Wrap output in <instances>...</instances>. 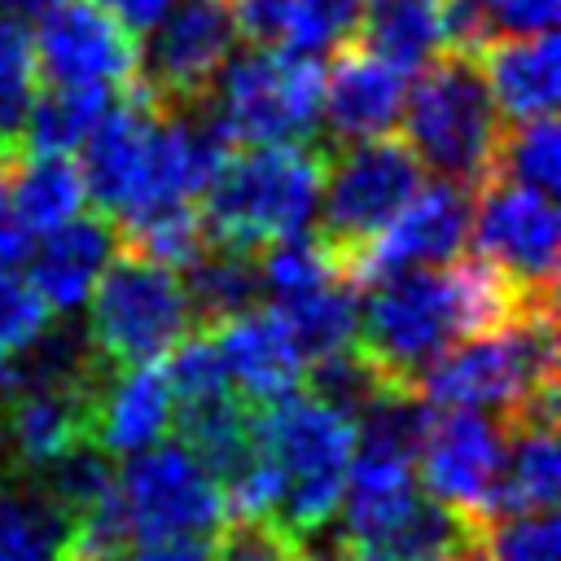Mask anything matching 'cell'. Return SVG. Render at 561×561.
Here are the masks:
<instances>
[{"mask_svg": "<svg viewBox=\"0 0 561 561\" xmlns=\"http://www.w3.org/2000/svg\"><path fill=\"white\" fill-rule=\"evenodd\" d=\"M175 421V390L162 359L105 368L88 408V438L110 456H131L158 443Z\"/></svg>", "mask_w": 561, "mask_h": 561, "instance_id": "e0dca14e", "label": "cell"}, {"mask_svg": "<svg viewBox=\"0 0 561 561\" xmlns=\"http://www.w3.org/2000/svg\"><path fill=\"white\" fill-rule=\"evenodd\" d=\"M403 140L425 171L438 180L482 188L495 180L504 118L482 83L473 53L443 48L430 66L416 70V83L403 92Z\"/></svg>", "mask_w": 561, "mask_h": 561, "instance_id": "5b68a950", "label": "cell"}, {"mask_svg": "<svg viewBox=\"0 0 561 561\" xmlns=\"http://www.w3.org/2000/svg\"><path fill=\"white\" fill-rule=\"evenodd\" d=\"M469 215H473V188L451 180L421 184L403 202V210L351 259V280L364 289L381 276L456 259L469 237Z\"/></svg>", "mask_w": 561, "mask_h": 561, "instance_id": "5bb4252c", "label": "cell"}, {"mask_svg": "<svg viewBox=\"0 0 561 561\" xmlns=\"http://www.w3.org/2000/svg\"><path fill=\"white\" fill-rule=\"evenodd\" d=\"M232 44L237 26L228 0H171L149 26L136 79L162 110H193L210 96Z\"/></svg>", "mask_w": 561, "mask_h": 561, "instance_id": "8fae6325", "label": "cell"}, {"mask_svg": "<svg viewBox=\"0 0 561 561\" xmlns=\"http://www.w3.org/2000/svg\"><path fill=\"white\" fill-rule=\"evenodd\" d=\"M473 197L478 206L469 215V232L478 259H486L522 294V302L557 307V202L513 180H486L473 188Z\"/></svg>", "mask_w": 561, "mask_h": 561, "instance_id": "30bf717a", "label": "cell"}, {"mask_svg": "<svg viewBox=\"0 0 561 561\" xmlns=\"http://www.w3.org/2000/svg\"><path fill=\"white\" fill-rule=\"evenodd\" d=\"M215 561H316L307 539L272 517H228L210 543Z\"/></svg>", "mask_w": 561, "mask_h": 561, "instance_id": "4dcf8cb0", "label": "cell"}, {"mask_svg": "<svg viewBox=\"0 0 561 561\" xmlns=\"http://www.w3.org/2000/svg\"><path fill=\"white\" fill-rule=\"evenodd\" d=\"M482 83L508 123H530L557 110L561 96V44L552 31L539 35H500L473 48Z\"/></svg>", "mask_w": 561, "mask_h": 561, "instance_id": "ffe728a7", "label": "cell"}, {"mask_svg": "<svg viewBox=\"0 0 561 561\" xmlns=\"http://www.w3.org/2000/svg\"><path fill=\"white\" fill-rule=\"evenodd\" d=\"M57 530V513L26 482L0 495V561H53Z\"/></svg>", "mask_w": 561, "mask_h": 561, "instance_id": "f546056e", "label": "cell"}, {"mask_svg": "<svg viewBox=\"0 0 561 561\" xmlns=\"http://www.w3.org/2000/svg\"><path fill=\"white\" fill-rule=\"evenodd\" d=\"M110 561H215L210 539H136V548H118Z\"/></svg>", "mask_w": 561, "mask_h": 561, "instance_id": "836d02e7", "label": "cell"}, {"mask_svg": "<svg viewBox=\"0 0 561 561\" xmlns=\"http://www.w3.org/2000/svg\"><path fill=\"white\" fill-rule=\"evenodd\" d=\"M285 324L294 329V342L302 351L307 364L333 355V351H346L355 346V324H359V285L337 276V280H324L316 289H302L294 298H280L272 302Z\"/></svg>", "mask_w": 561, "mask_h": 561, "instance_id": "d4e9b609", "label": "cell"}, {"mask_svg": "<svg viewBox=\"0 0 561 561\" xmlns=\"http://www.w3.org/2000/svg\"><path fill=\"white\" fill-rule=\"evenodd\" d=\"M259 447L276 482L272 522L311 539L324 530L342 504L351 456H355V421L324 403L311 390H294L267 408H259Z\"/></svg>", "mask_w": 561, "mask_h": 561, "instance_id": "277c9868", "label": "cell"}, {"mask_svg": "<svg viewBox=\"0 0 561 561\" xmlns=\"http://www.w3.org/2000/svg\"><path fill=\"white\" fill-rule=\"evenodd\" d=\"M451 561H486V552H482V539H473V543H469L465 552H456Z\"/></svg>", "mask_w": 561, "mask_h": 561, "instance_id": "74e56055", "label": "cell"}, {"mask_svg": "<svg viewBox=\"0 0 561 561\" xmlns=\"http://www.w3.org/2000/svg\"><path fill=\"white\" fill-rule=\"evenodd\" d=\"M101 4H105V9H110V13H114L131 35H140V31H149V26L167 13V4H171V0H101Z\"/></svg>", "mask_w": 561, "mask_h": 561, "instance_id": "e575fe53", "label": "cell"}, {"mask_svg": "<svg viewBox=\"0 0 561 561\" xmlns=\"http://www.w3.org/2000/svg\"><path fill=\"white\" fill-rule=\"evenodd\" d=\"M351 39L399 75H416L447 48L443 0H364Z\"/></svg>", "mask_w": 561, "mask_h": 561, "instance_id": "603a6c76", "label": "cell"}, {"mask_svg": "<svg viewBox=\"0 0 561 561\" xmlns=\"http://www.w3.org/2000/svg\"><path fill=\"white\" fill-rule=\"evenodd\" d=\"M57 311L39 298V289L13 267L0 272V346L9 355H22L26 346H35L48 329H53Z\"/></svg>", "mask_w": 561, "mask_h": 561, "instance_id": "d6a6232c", "label": "cell"}, {"mask_svg": "<svg viewBox=\"0 0 561 561\" xmlns=\"http://www.w3.org/2000/svg\"><path fill=\"white\" fill-rule=\"evenodd\" d=\"M83 307H88L83 337L105 368L162 359L180 337L197 329L184 276L131 250L123 254L114 250Z\"/></svg>", "mask_w": 561, "mask_h": 561, "instance_id": "8992f818", "label": "cell"}, {"mask_svg": "<svg viewBox=\"0 0 561 561\" xmlns=\"http://www.w3.org/2000/svg\"><path fill=\"white\" fill-rule=\"evenodd\" d=\"M9 206H13V219L31 237H39V232L75 219L88 206L79 162L66 158V153H22L13 162Z\"/></svg>", "mask_w": 561, "mask_h": 561, "instance_id": "cb8c5ba5", "label": "cell"}, {"mask_svg": "<svg viewBox=\"0 0 561 561\" xmlns=\"http://www.w3.org/2000/svg\"><path fill=\"white\" fill-rule=\"evenodd\" d=\"M118 250V228L101 210H79L75 219L39 232L26 250V280L39 289V298L70 316L88 302L101 267Z\"/></svg>", "mask_w": 561, "mask_h": 561, "instance_id": "d6986e66", "label": "cell"}, {"mask_svg": "<svg viewBox=\"0 0 561 561\" xmlns=\"http://www.w3.org/2000/svg\"><path fill=\"white\" fill-rule=\"evenodd\" d=\"M110 92L105 88H61L48 83L31 96L26 123H22V153H66L75 158L96 118L105 114Z\"/></svg>", "mask_w": 561, "mask_h": 561, "instance_id": "4316f807", "label": "cell"}, {"mask_svg": "<svg viewBox=\"0 0 561 561\" xmlns=\"http://www.w3.org/2000/svg\"><path fill=\"white\" fill-rule=\"evenodd\" d=\"M403 92L408 88L394 66L377 61L359 44H342L333 70L324 75V92H320L324 145L333 149V145H351V140L390 131L399 123Z\"/></svg>", "mask_w": 561, "mask_h": 561, "instance_id": "ac0fdd59", "label": "cell"}, {"mask_svg": "<svg viewBox=\"0 0 561 561\" xmlns=\"http://www.w3.org/2000/svg\"><path fill=\"white\" fill-rule=\"evenodd\" d=\"M114 491L127 539H210L228 522L215 473L180 438L131 451Z\"/></svg>", "mask_w": 561, "mask_h": 561, "instance_id": "9c48e42d", "label": "cell"}, {"mask_svg": "<svg viewBox=\"0 0 561 561\" xmlns=\"http://www.w3.org/2000/svg\"><path fill=\"white\" fill-rule=\"evenodd\" d=\"M504 425H508V443L491 495V522L513 513H548L561 491L557 416H517Z\"/></svg>", "mask_w": 561, "mask_h": 561, "instance_id": "7402d4cb", "label": "cell"}, {"mask_svg": "<svg viewBox=\"0 0 561 561\" xmlns=\"http://www.w3.org/2000/svg\"><path fill=\"white\" fill-rule=\"evenodd\" d=\"M180 276H184L197 329H206V324H215L224 316H237V311H245V307H254L263 298L254 254L219 245V241H206V250Z\"/></svg>", "mask_w": 561, "mask_h": 561, "instance_id": "484cf974", "label": "cell"}, {"mask_svg": "<svg viewBox=\"0 0 561 561\" xmlns=\"http://www.w3.org/2000/svg\"><path fill=\"white\" fill-rule=\"evenodd\" d=\"M158 114H162V105L149 96V88L140 79H131L127 88H118V96H110L105 114L96 118V127L79 145V153H83V162H79L83 193L110 224L136 197V184H140V171H145L149 131H153Z\"/></svg>", "mask_w": 561, "mask_h": 561, "instance_id": "9a60e30c", "label": "cell"}, {"mask_svg": "<svg viewBox=\"0 0 561 561\" xmlns=\"http://www.w3.org/2000/svg\"><path fill=\"white\" fill-rule=\"evenodd\" d=\"M13 386H18V359L0 346V408H4V399L13 394Z\"/></svg>", "mask_w": 561, "mask_h": 561, "instance_id": "d590c367", "label": "cell"}, {"mask_svg": "<svg viewBox=\"0 0 561 561\" xmlns=\"http://www.w3.org/2000/svg\"><path fill=\"white\" fill-rule=\"evenodd\" d=\"M35 70L61 88H127L140 70L136 35L101 0H48L31 35Z\"/></svg>", "mask_w": 561, "mask_h": 561, "instance_id": "4fadbf2b", "label": "cell"}, {"mask_svg": "<svg viewBox=\"0 0 561 561\" xmlns=\"http://www.w3.org/2000/svg\"><path fill=\"white\" fill-rule=\"evenodd\" d=\"M35 92H39V70H35L31 31L22 18L0 9V158L22 153V123Z\"/></svg>", "mask_w": 561, "mask_h": 561, "instance_id": "83f0119b", "label": "cell"}, {"mask_svg": "<svg viewBox=\"0 0 561 561\" xmlns=\"http://www.w3.org/2000/svg\"><path fill=\"white\" fill-rule=\"evenodd\" d=\"M473 539H482L478 522L438 504L434 495H421L412 508L381 526L342 530L333 561H451Z\"/></svg>", "mask_w": 561, "mask_h": 561, "instance_id": "44dd1931", "label": "cell"}, {"mask_svg": "<svg viewBox=\"0 0 561 561\" xmlns=\"http://www.w3.org/2000/svg\"><path fill=\"white\" fill-rule=\"evenodd\" d=\"M324 66L320 57L245 48L224 61L206 105L232 145L316 140Z\"/></svg>", "mask_w": 561, "mask_h": 561, "instance_id": "52a82bcc", "label": "cell"}, {"mask_svg": "<svg viewBox=\"0 0 561 561\" xmlns=\"http://www.w3.org/2000/svg\"><path fill=\"white\" fill-rule=\"evenodd\" d=\"M425 184V167L403 136H368L329 149L324 193H320V237L333 245L351 276V259L403 210V202Z\"/></svg>", "mask_w": 561, "mask_h": 561, "instance_id": "ba28073f", "label": "cell"}, {"mask_svg": "<svg viewBox=\"0 0 561 561\" xmlns=\"http://www.w3.org/2000/svg\"><path fill=\"white\" fill-rule=\"evenodd\" d=\"M355 351L394 386L416 390L421 373L460 337L482 333L513 311L530 307L522 294L478 254L412 267L364 285Z\"/></svg>", "mask_w": 561, "mask_h": 561, "instance_id": "6da1fadb", "label": "cell"}, {"mask_svg": "<svg viewBox=\"0 0 561 561\" xmlns=\"http://www.w3.org/2000/svg\"><path fill=\"white\" fill-rule=\"evenodd\" d=\"M206 333L219 351L228 386L245 403L267 408L285 394L302 390L307 359L294 342V329L285 324V316L272 302H254L237 316H224V320L206 324Z\"/></svg>", "mask_w": 561, "mask_h": 561, "instance_id": "2e32d148", "label": "cell"}, {"mask_svg": "<svg viewBox=\"0 0 561 561\" xmlns=\"http://www.w3.org/2000/svg\"><path fill=\"white\" fill-rule=\"evenodd\" d=\"M486 561H561L557 513H513L482 526Z\"/></svg>", "mask_w": 561, "mask_h": 561, "instance_id": "1f68e13d", "label": "cell"}, {"mask_svg": "<svg viewBox=\"0 0 561 561\" xmlns=\"http://www.w3.org/2000/svg\"><path fill=\"white\" fill-rule=\"evenodd\" d=\"M495 180H513V184H526L535 193L557 197V188H561V127L552 114L504 127Z\"/></svg>", "mask_w": 561, "mask_h": 561, "instance_id": "f1b7e54d", "label": "cell"}, {"mask_svg": "<svg viewBox=\"0 0 561 561\" xmlns=\"http://www.w3.org/2000/svg\"><path fill=\"white\" fill-rule=\"evenodd\" d=\"M324 171H329L324 140L237 145L197 197L206 237L259 254L280 237L307 232L320 210Z\"/></svg>", "mask_w": 561, "mask_h": 561, "instance_id": "3957f363", "label": "cell"}, {"mask_svg": "<svg viewBox=\"0 0 561 561\" xmlns=\"http://www.w3.org/2000/svg\"><path fill=\"white\" fill-rule=\"evenodd\" d=\"M48 0H0V9L4 13H13V18H31V13H39Z\"/></svg>", "mask_w": 561, "mask_h": 561, "instance_id": "8d00e7d4", "label": "cell"}, {"mask_svg": "<svg viewBox=\"0 0 561 561\" xmlns=\"http://www.w3.org/2000/svg\"><path fill=\"white\" fill-rule=\"evenodd\" d=\"M504 443H508V425L491 412L430 408L416 447V482L438 504L486 526L504 465Z\"/></svg>", "mask_w": 561, "mask_h": 561, "instance_id": "7c38bea8", "label": "cell"}, {"mask_svg": "<svg viewBox=\"0 0 561 561\" xmlns=\"http://www.w3.org/2000/svg\"><path fill=\"white\" fill-rule=\"evenodd\" d=\"M430 408H473L500 421L557 416V320L552 307H522L508 320L460 337L416 381Z\"/></svg>", "mask_w": 561, "mask_h": 561, "instance_id": "7a4b0ae2", "label": "cell"}]
</instances>
